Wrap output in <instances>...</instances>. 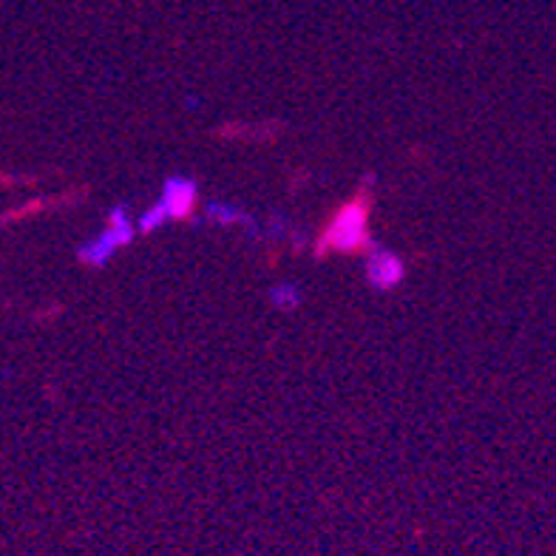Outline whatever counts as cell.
<instances>
[{
	"mask_svg": "<svg viewBox=\"0 0 556 556\" xmlns=\"http://www.w3.org/2000/svg\"><path fill=\"white\" fill-rule=\"evenodd\" d=\"M168 219H188L196 208V185L191 179H182L174 176L165 182V193H162V202H159Z\"/></svg>",
	"mask_w": 556,
	"mask_h": 556,
	"instance_id": "277c9868",
	"label": "cell"
},
{
	"mask_svg": "<svg viewBox=\"0 0 556 556\" xmlns=\"http://www.w3.org/2000/svg\"><path fill=\"white\" fill-rule=\"evenodd\" d=\"M369 210H372V191L364 182L355 196L341 202L332 210L330 222L321 227L315 239V259H327L335 253H372L375 244L369 239Z\"/></svg>",
	"mask_w": 556,
	"mask_h": 556,
	"instance_id": "6da1fadb",
	"label": "cell"
},
{
	"mask_svg": "<svg viewBox=\"0 0 556 556\" xmlns=\"http://www.w3.org/2000/svg\"><path fill=\"white\" fill-rule=\"evenodd\" d=\"M406 276L403 270V261L395 256V253H386V250H372L369 253V261H366V278L375 290H395L400 281Z\"/></svg>",
	"mask_w": 556,
	"mask_h": 556,
	"instance_id": "3957f363",
	"label": "cell"
},
{
	"mask_svg": "<svg viewBox=\"0 0 556 556\" xmlns=\"http://www.w3.org/2000/svg\"><path fill=\"white\" fill-rule=\"evenodd\" d=\"M131 239V227H128V216L125 210L114 208V213L108 216V225H105V233H100L97 242L80 247V261L86 264H103L108 259V253L117 247V244H128Z\"/></svg>",
	"mask_w": 556,
	"mask_h": 556,
	"instance_id": "7a4b0ae2",
	"label": "cell"
}]
</instances>
